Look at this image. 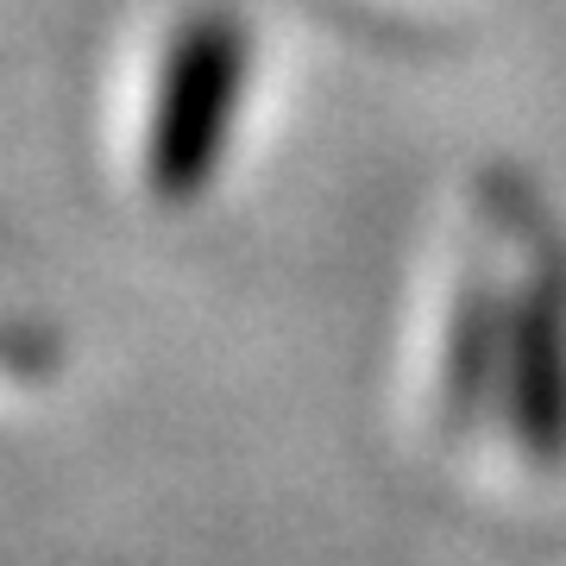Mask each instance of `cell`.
<instances>
[{"label":"cell","mask_w":566,"mask_h":566,"mask_svg":"<svg viewBox=\"0 0 566 566\" xmlns=\"http://www.w3.org/2000/svg\"><path fill=\"white\" fill-rule=\"evenodd\" d=\"M63 359V346L51 327L39 322H0V371L7 378H25V385H39V378H51Z\"/></svg>","instance_id":"4"},{"label":"cell","mask_w":566,"mask_h":566,"mask_svg":"<svg viewBox=\"0 0 566 566\" xmlns=\"http://www.w3.org/2000/svg\"><path fill=\"white\" fill-rule=\"evenodd\" d=\"M479 196L491 208V227L523 259V277L510 290L504 428L535 472H560L566 465V227L516 164L485 170Z\"/></svg>","instance_id":"1"},{"label":"cell","mask_w":566,"mask_h":566,"mask_svg":"<svg viewBox=\"0 0 566 566\" xmlns=\"http://www.w3.org/2000/svg\"><path fill=\"white\" fill-rule=\"evenodd\" d=\"M504 378H510V290L497 283L491 259L465 264L453 308H447V346H441V409L447 441H472L491 422V409L504 416Z\"/></svg>","instance_id":"3"},{"label":"cell","mask_w":566,"mask_h":566,"mask_svg":"<svg viewBox=\"0 0 566 566\" xmlns=\"http://www.w3.org/2000/svg\"><path fill=\"white\" fill-rule=\"evenodd\" d=\"M252 76V32L233 7H189L164 44L151 133H145V182L170 208L202 202L233 139V114Z\"/></svg>","instance_id":"2"}]
</instances>
